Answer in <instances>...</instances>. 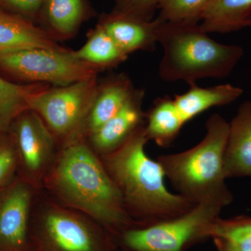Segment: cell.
Returning a JSON list of instances; mask_svg holds the SVG:
<instances>
[{"label":"cell","mask_w":251,"mask_h":251,"mask_svg":"<svg viewBox=\"0 0 251 251\" xmlns=\"http://www.w3.org/2000/svg\"><path fill=\"white\" fill-rule=\"evenodd\" d=\"M84 137L64 144L46 184L68 206L85 213L108 232L120 233L135 221L126 209L120 190Z\"/></svg>","instance_id":"6da1fadb"},{"label":"cell","mask_w":251,"mask_h":251,"mask_svg":"<svg viewBox=\"0 0 251 251\" xmlns=\"http://www.w3.org/2000/svg\"><path fill=\"white\" fill-rule=\"evenodd\" d=\"M148 141L143 126L117 150L104 155L103 163L128 215L145 226L178 217L195 205L167 189L161 164L145 152Z\"/></svg>","instance_id":"7a4b0ae2"},{"label":"cell","mask_w":251,"mask_h":251,"mask_svg":"<svg viewBox=\"0 0 251 251\" xmlns=\"http://www.w3.org/2000/svg\"><path fill=\"white\" fill-rule=\"evenodd\" d=\"M205 127L204 138L196 146L182 152L161 155L156 160L181 196L195 204L212 202L224 209L233 201L224 168L229 122L214 114Z\"/></svg>","instance_id":"3957f363"},{"label":"cell","mask_w":251,"mask_h":251,"mask_svg":"<svg viewBox=\"0 0 251 251\" xmlns=\"http://www.w3.org/2000/svg\"><path fill=\"white\" fill-rule=\"evenodd\" d=\"M158 44L163 50L158 67L161 80L189 85L201 79L228 76L244 53L240 46L214 40L200 23L162 21Z\"/></svg>","instance_id":"277c9868"},{"label":"cell","mask_w":251,"mask_h":251,"mask_svg":"<svg viewBox=\"0 0 251 251\" xmlns=\"http://www.w3.org/2000/svg\"><path fill=\"white\" fill-rule=\"evenodd\" d=\"M99 80L97 76L65 86H51L31 97L28 109L44 121L55 140L64 144L85 136L84 128Z\"/></svg>","instance_id":"5b68a950"},{"label":"cell","mask_w":251,"mask_h":251,"mask_svg":"<svg viewBox=\"0 0 251 251\" xmlns=\"http://www.w3.org/2000/svg\"><path fill=\"white\" fill-rule=\"evenodd\" d=\"M108 231L94 221L58 206H51L31 221L34 251H112Z\"/></svg>","instance_id":"8992f818"},{"label":"cell","mask_w":251,"mask_h":251,"mask_svg":"<svg viewBox=\"0 0 251 251\" xmlns=\"http://www.w3.org/2000/svg\"><path fill=\"white\" fill-rule=\"evenodd\" d=\"M0 71L31 83L65 86L98 75V69L77 59L73 50H23L0 55Z\"/></svg>","instance_id":"52a82bcc"},{"label":"cell","mask_w":251,"mask_h":251,"mask_svg":"<svg viewBox=\"0 0 251 251\" xmlns=\"http://www.w3.org/2000/svg\"><path fill=\"white\" fill-rule=\"evenodd\" d=\"M223 209L215 203H199L174 219L125 229L120 233V241L130 251H181L196 238L206 237L209 225Z\"/></svg>","instance_id":"ba28073f"},{"label":"cell","mask_w":251,"mask_h":251,"mask_svg":"<svg viewBox=\"0 0 251 251\" xmlns=\"http://www.w3.org/2000/svg\"><path fill=\"white\" fill-rule=\"evenodd\" d=\"M9 132L17 152L18 171H21L18 175L31 184L47 169L53 155L55 138L41 117L29 109L14 120Z\"/></svg>","instance_id":"9c48e42d"},{"label":"cell","mask_w":251,"mask_h":251,"mask_svg":"<svg viewBox=\"0 0 251 251\" xmlns=\"http://www.w3.org/2000/svg\"><path fill=\"white\" fill-rule=\"evenodd\" d=\"M32 188L18 175L0 190V251H34L30 239Z\"/></svg>","instance_id":"30bf717a"},{"label":"cell","mask_w":251,"mask_h":251,"mask_svg":"<svg viewBox=\"0 0 251 251\" xmlns=\"http://www.w3.org/2000/svg\"><path fill=\"white\" fill-rule=\"evenodd\" d=\"M162 21H146L130 15L112 12L99 16L98 23L118 47L129 55L137 51H153L158 44Z\"/></svg>","instance_id":"8fae6325"},{"label":"cell","mask_w":251,"mask_h":251,"mask_svg":"<svg viewBox=\"0 0 251 251\" xmlns=\"http://www.w3.org/2000/svg\"><path fill=\"white\" fill-rule=\"evenodd\" d=\"M145 90L135 89L134 93L115 116L87 135L96 152L106 155L125 143L145 123L143 110Z\"/></svg>","instance_id":"7c38bea8"},{"label":"cell","mask_w":251,"mask_h":251,"mask_svg":"<svg viewBox=\"0 0 251 251\" xmlns=\"http://www.w3.org/2000/svg\"><path fill=\"white\" fill-rule=\"evenodd\" d=\"M95 14L89 0H44L37 25L59 42L74 38Z\"/></svg>","instance_id":"4fadbf2b"},{"label":"cell","mask_w":251,"mask_h":251,"mask_svg":"<svg viewBox=\"0 0 251 251\" xmlns=\"http://www.w3.org/2000/svg\"><path fill=\"white\" fill-rule=\"evenodd\" d=\"M224 168L226 179L251 176V101L243 103L229 122Z\"/></svg>","instance_id":"5bb4252c"},{"label":"cell","mask_w":251,"mask_h":251,"mask_svg":"<svg viewBox=\"0 0 251 251\" xmlns=\"http://www.w3.org/2000/svg\"><path fill=\"white\" fill-rule=\"evenodd\" d=\"M30 49H68L40 26L0 8V55Z\"/></svg>","instance_id":"9a60e30c"},{"label":"cell","mask_w":251,"mask_h":251,"mask_svg":"<svg viewBox=\"0 0 251 251\" xmlns=\"http://www.w3.org/2000/svg\"><path fill=\"white\" fill-rule=\"evenodd\" d=\"M125 74H114L99 81L97 92L86 120L84 135L87 136L120 111L135 90Z\"/></svg>","instance_id":"2e32d148"},{"label":"cell","mask_w":251,"mask_h":251,"mask_svg":"<svg viewBox=\"0 0 251 251\" xmlns=\"http://www.w3.org/2000/svg\"><path fill=\"white\" fill-rule=\"evenodd\" d=\"M243 90L230 84L201 87L192 84L184 93L175 96L174 101L184 124L214 107L233 103L242 95Z\"/></svg>","instance_id":"e0dca14e"},{"label":"cell","mask_w":251,"mask_h":251,"mask_svg":"<svg viewBox=\"0 0 251 251\" xmlns=\"http://www.w3.org/2000/svg\"><path fill=\"white\" fill-rule=\"evenodd\" d=\"M251 0H211L200 22L207 33L227 34L248 27Z\"/></svg>","instance_id":"ac0fdd59"},{"label":"cell","mask_w":251,"mask_h":251,"mask_svg":"<svg viewBox=\"0 0 251 251\" xmlns=\"http://www.w3.org/2000/svg\"><path fill=\"white\" fill-rule=\"evenodd\" d=\"M184 125L174 99L166 96L156 99L147 112L144 130L148 140L167 148L173 145Z\"/></svg>","instance_id":"d6986e66"},{"label":"cell","mask_w":251,"mask_h":251,"mask_svg":"<svg viewBox=\"0 0 251 251\" xmlns=\"http://www.w3.org/2000/svg\"><path fill=\"white\" fill-rule=\"evenodd\" d=\"M73 53L100 72L117 67L128 57L99 24L88 31L85 44L80 49L73 50Z\"/></svg>","instance_id":"ffe728a7"},{"label":"cell","mask_w":251,"mask_h":251,"mask_svg":"<svg viewBox=\"0 0 251 251\" xmlns=\"http://www.w3.org/2000/svg\"><path fill=\"white\" fill-rule=\"evenodd\" d=\"M49 85L42 83L21 85L0 76V133L9 131L14 120L28 110L31 97Z\"/></svg>","instance_id":"44dd1931"},{"label":"cell","mask_w":251,"mask_h":251,"mask_svg":"<svg viewBox=\"0 0 251 251\" xmlns=\"http://www.w3.org/2000/svg\"><path fill=\"white\" fill-rule=\"evenodd\" d=\"M206 236L224 239L240 251H251V217L239 216L222 219L219 216L209 225Z\"/></svg>","instance_id":"7402d4cb"},{"label":"cell","mask_w":251,"mask_h":251,"mask_svg":"<svg viewBox=\"0 0 251 251\" xmlns=\"http://www.w3.org/2000/svg\"><path fill=\"white\" fill-rule=\"evenodd\" d=\"M211 0H161L157 19L163 22L200 23Z\"/></svg>","instance_id":"603a6c76"},{"label":"cell","mask_w":251,"mask_h":251,"mask_svg":"<svg viewBox=\"0 0 251 251\" xmlns=\"http://www.w3.org/2000/svg\"><path fill=\"white\" fill-rule=\"evenodd\" d=\"M18 161L14 139L9 131L0 133V190L18 176Z\"/></svg>","instance_id":"cb8c5ba5"},{"label":"cell","mask_w":251,"mask_h":251,"mask_svg":"<svg viewBox=\"0 0 251 251\" xmlns=\"http://www.w3.org/2000/svg\"><path fill=\"white\" fill-rule=\"evenodd\" d=\"M112 12L130 15L135 17L151 21L161 0H111Z\"/></svg>","instance_id":"d4e9b609"},{"label":"cell","mask_w":251,"mask_h":251,"mask_svg":"<svg viewBox=\"0 0 251 251\" xmlns=\"http://www.w3.org/2000/svg\"><path fill=\"white\" fill-rule=\"evenodd\" d=\"M44 0H0V8L37 25Z\"/></svg>","instance_id":"484cf974"},{"label":"cell","mask_w":251,"mask_h":251,"mask_svg":"<svg viewBox=\"0 0 251 251\" xmlns=\"http://www.w3.org/2000/svg\"><path fill=\"white\" fill-rule=\"evenodd\" d=\"M216 242L219 251H240L232 244L224 239L216 238Z\"/></svg>","instance_id":"4316f807"},{"label":"cell","mask_w":251,"mask_h":251,"mask_svg":"<svg viewBox=\"0 0 251 251\" xmlns=\"http://www.w3.org/2000/svg\"><path fill=\"white\" fill-rule=\"evenodd\" d=\"M248 27L251 28V17L250 18V20H249V25H248Z\"/></svg>","instance_id":"83f0119b"}]
</instances>
